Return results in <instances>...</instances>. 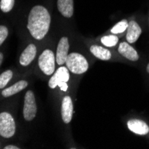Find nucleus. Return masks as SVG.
I'll return each instance as SVG.
<instances>
[{
	"mask_svg": "<svg viewBox=\"0 0 149 149\" xmlns=\"http://www.w3.org/2000/svg\"><path fill=\"white\" fill-rule=\"evenodd\" d=\"M127 126L130 131L139 135H146L149 132V126L144 120L138 119H131L128 120Z\"/></svg>",
	"mask_w": 149,
	"mask_h": 149,
	"instance_id": "9",
	"label": "nucleus"
},
{
	"mask_svg": "<svg viewBox=\"0 0 149 149\" xmlns=\"http://www.w3.org/2000/svg\"><path fill=\"white\" fill-rule=\"evenodd\" d=\"M2 62H3V54L0 53V65H1Z\"/></svg>",
	"mask_w": 149,
	"mask_h": 149,
	"instance_id": "23",
	"label": "nucleus"
},
{
	"mask_svg": "<svg viewBox=\"0 0 149 149\" xmlns=\"http://www.w3.org/2000/svg\"><path fill=\"white\" fill-rule=\"evenodd\" d=\"M70 79L69 75V70L67 67L61 66L60 68L57 69L56 72L54 74V76L51 77V79L48 81V86L51 88H55L56 86H58L61 82H67Z\"/></svg>",
	"mask_w": 149,
	"mask_h": 149,
	"instance_id": "6",
	"label": "nucleus"
},
{
	"mask_svg": "<svg viewBox=\"0 0 149 149\" xmlns=\"http://www.w3.org/2000/svg\"><path fill=\"white\" fill-rule=\"evenodd\" d=\"M37 54V47L34 44H30L27 47L20 56V63L22 66H28L35 59Z\"/></svg>",
	"mask_w": 149,
	"mask_h": 149,
	"instance_id": "11",
	"label": "nucleus"
},
{
	"mask_svg": "<svg viewBox=\"0 0 149 149\" xmlns=\"http://www.w3.org/2000/svg\"><path fill=\"white\" fill-rule=\"evenodd\" d=\"M146 71H147V72L149 73V63H148L147 66H146Z\"/></svg>",
	"mask_w": 149,
	"mask_h": 149,
	"instance_id": "24",
	"label": "nucleus"
},
{
	"mask_svg": "<svg viewBox=\"0 0 149 149\" xmlns=\"http://www.w3.org/2000/svg\"><path fill=\"white\" fill-rule=\"evenodd\" d=\"M90 52L93 54V55L96 56L97 58L100 59V60H104V61H107L111 59V52L102 47L99 46H96L93 45L90 47Z\"/></svg>",
	"mask_w": 149,
	"mask_h": 149,
	"instance_id": "15",
	"label": "nucleus"
},
{
	"mask_svg": "<svg viewBox=\"0 0 149 149\" xmlns=\"http://www.w3.org/2000/svg\"><path fill=\"white\" fill-rule=\"evenodd\" d=\"M118 51L121 56L130 61L135 62V61H138L139 58L138 52L127 42H121L118 47Z\"/></svg>",
	"mask_w": 149,
	"mask_h": 149,
	"instance_id": "12",
	"label": "nucleus"
},
{
	"mask_svg": "<svg viewBox=\"0 0 149 149\" xmlns=\"http://www.w3.org/2000/svg\"><path fill=\"white\" fill-rule=\"evenodd\" d=\"M38 66L46 75H52L55 72L56 57L53 51L46 49L38 58Z\"/></svg>",
	"mask_w": 149,
	"mask_h": 149,
	"instance_id": "3",
	"label": "nucleus"
},
{
	"mask_svg": "<svg viewBox=\"0 0 149 149\" xmlns=\"http://www.w3.org/2000/svg\"><path fill=\"white\" fill-rule=\"evenodd\" d=\"M61 113H62V119L63 120V123H70L73 114V104H72V98L68 96L64 97L62 101Z\"/></svg>",
	"mask_w": 149,
	"mask_h": 149,
	"instance_id": "8",
	"label": "nucleus"
},
{
	"mask_svg": "<svg viewBox=\"0 0 149 149\" xmlns=\"http://www.w3.org/2000/svg\"><path fill=\"white\" fill-rule=\"evenodd\" d=\"M58 87H60V89L63 92L67 91L68 89V85H67V82H61L58 84Z\"/></svg>",
	"mask_w": 149,
	"mask_h": 149,
	"instance_id": "21",
	"label": "nucleus"
},
{
	"mask_svg": "<svg viewBox=\"0 0 149 149\" xmlns=\"http://www.w3.org/2000/svg\"><path fill=\"white\" fill-rule=\"evenodd\" d=\"M51 17L47 9L42 6H35L30 12L28 18V30L31 36L40 40L45 38L49 31Z\"/></svg>",
	"mask_w": 149,
	"mask_h": 149,
	"instance_id": "1",
	"label": "nucleus"
},
{
	"mask_svg": "<svg viewBox=\"0 0 149 149\" xmlns=\"http://www.w3.org/2000/svg\"><path fill=\"white\" fill-rule=\"evenodd\" d=\"M73 5V0H58L57 1V8L60 13L66 18L72 17L74 12Z\"/></svg>",
	"mask_w": 149,
	"mask_h": 149,
	"instance_id": "13",
	"label": "nucleus"
},
{
	"mask_svg": "<svg viewBox=\"0 0 149 149\" xmlns=\"http://www.w3.org/2000/svg\"><path fill=\"white\" fill-rule=\"evenodd\" d=\"M15 133V121L8 113H0V136L3 138H12Z\"/></svg>",
	"mask_w": 149,
	"mask_h": 149,
	"instance_id": "4",
	"label": "nucleus"
},
{
	"mask_svg": "<svg viewBox=\"0 0 149 149\" xmlns=\"http://www.w3.org/2000/svg\"><path fill=\"white\" fill-rule=\"evenodd\" d=\"M37 114V104L34 93L31 90L27 91L24 98L23 117L26 120H32Z\"/></svg>",
	"mask_w": 149,
	"mask_h": 149,
	"instance_id": "5",
	"label": "nucleus"
},
{
	"mask_svg": "<svg viewBox=\"0 0 149 149\" xmlns=\"http://www.w3.org/2000/svg\"><path fill=\"white\" fill-rule=\"evenodd\" d=\"M8 36V29L4 25H0V46L6 39Z\"/></svg>",
	"mask_w": 149,
	"mask_h": 149,
	"instance_id": "20",
	"label": "nucleus"
},
{
	"mask_svg": "<svg viewBox=\"0 0 149 149\" xmlns=\"http://www.w3.org/2000/svg\"><path fill=\"white\" fill-rule=\"evenodd\" d=\"M27 86H28V82H27L26 80L18 81L15 85H13L7 88H5L2 91V96L5 97H9L11 96H13V95L19 93L20 91L23 90Z\"/></svg>",
	"mask_w": 149,
	"mask_h": 149,
	"instance_id": "14",
	"label": "nucleus"
},
{
	"mask_svg": "<svg viewBox=\"0 0 149 149\" xmlns=\"http://www.w3.org/2000/svg\"><path fill=\"white\" fill-rule=\"evenodd\" d=\"M20 147L16 146H12V145H9V146H6L5 147V149H19Z\"/></svg>",
	"mask_w": 149,
	"mask_h": 149,
	"instance_id": "22",
	"label": "nucleus"
},
{
	"mask_svg": "<svg viewBox=\"0 0 149 149\" xmlns=\"http://www.w3.org/2000/svg\"><path fill=\"white\" fill-rule=\"evenodd\" d=\"M69 40L68 38L63 37L57 46L56 51V63L59 65H63L65 63L66 59L68 57V51H69Z\"/></svg>",
	"mask_w": 149,
	"mask_h": 149,
	"instance_id": "7",
	"label": "nucleus"
},
{
	"mask_svg": "<svg viewBox=\"0 0 149 149\" xmlns=\"http://www.w3.org/2000/svg\"><path fill=\"white\" fill-rule=\"evenodd\" d=\"M128 23L129 22H127V20H123L119 22L111 29V32L113 34H119V33L124 32L128 28Z\"/></svg>",
	"mask_w": 149,
	"mask_h": 149,
	"instance_id": "16",
	"label": "nucleus"
},
{
	"mask_svg": "<svg viewBox=\"0 0 149 149\" xmlns=\"http://www.w3.org/2000/svg\"><path fill=\"white\" fill-rule=\"evenodd\" d=\"M141 33H142V30L137 22L135 21L129 22L128 28H127V34H126L128 43H135L140 37Z\"/></svg>",
	"mask_w": 149,
	"mask_h": 149,
	"instance_id": "10",
	"label": "nucleus"
},
{
	"mask_svg": "<svg viewBox=\"0 0 149 149\" xmlns=\"http://www.w3.org/2000/svg\"><path fill=\"white\" fill-rule=\"evenodd\" d=\"M118 37L115 36L114 34L113 35H109V36H104L101 38V42L103 45H104L105 47H114L117 43H118Z\"/></svg>",
	"mask_w": 149,
	"mask_h": 149,
	"instance_id": "17",
	"label": "nucleus"
},
{
	"mask_svg": "<svg viewBox=\"0 0 149 149\" xmlns=\"http://www.w3.org/2000/svg\"><path fill=\"white\" fill-rule=\"evenodd\" d=\"M13 78V72L11 70L4 72L0 75V88H4Z\"/></svg>",
	"mask_w": 149,
	"mask_h": 149,
	"instance_id": "18",
	"label": "nucleus"
},
{
	"mask_svg": "<svg viewBox=\"0 0 149 149\" xmlns=\"http://www.w3.org/2000/svg\"><path fill=\"white\" fill-rule=\"evenodd\" d=\"M66 67L74 74H82L88 69V63L86 58L79 53H72L66 59Z\"/></svg>",
	"mask_w": 149,
	"mask_h": 149,
	"instance_id": "2",
	"label": "nucleus"
},
{
	"mask_svg": "<svg viewBox=\"0 0 149 149\" xmlns=\"http://www.w3.org/2000/svg\"><path fill=\"white\" fill-rule=\"evenodd\" d=\"M15 6V0H1L0 2V9L4 13L10 12Z\"/></svg>",
	"mask_w": 149,
	"mask_h": 149,
	"instance_id": "19",
	"label": "nucleus"
}]
</instances>
